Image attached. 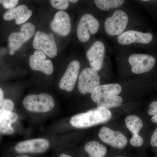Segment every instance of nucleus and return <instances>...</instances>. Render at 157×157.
Returning <instances> with one entry per match:
<instances>
[{"mask_svg":"<svg viewBox=\"0 0 157 157\" xmlns=\"http://www.w3.org/2000/svg\"><path fill=\"white\" fill-rule=\"evenodd\" d=\"M96 6L103 11L116 9L123 5L124 0H94Z\"/></svg>","mask_w":157,"mask_h":157,"instance_id":"obj_22","label":"nucleus"},{"mask_svg":"<svg viewBox=\"0 0 157 157\" xmlns=\"http://www.w3.org/2000/svg\"><path fill=\"white\" fill-rule=\"evenodd\" d=\"M141 1H144V2H147V1H150V0H141Z\"/></svg>","mask_w":157,"mask_h":157,"instance_id":"obj_34","label":"nucleus"},{"mask_svg":"<svg viewBox=\"0 0 157 157\" xmlns=\"http://www.w3.org/2000/svg\"><path fill=\"white\" fill-rule=\"evenodd\" d=\"M123 103V99L120 96H116L105 98L97 103L98 108L101 109H108L120 106Z\"/></svg>","mask_w":157,"mask_h":157,"instance_id":"obj_21","label":"nucleus"},{"mask_svg":"<svg viewBox=\"0 0 157 157\" xmlns=\"http://www.w3.org/2000/svg\"><path fill=\"white\" fill-rule=\"evenodd\" d=\"M33 46L35 49L43 51L50 58L57 56V48L52 33L47 34L38 31L34 37Z\"/></svg>","mask_w":157,"mask_h":157,"instance_id":"obj_3","label":"nucleus"},{"mask_svg":"<svg viewBox=\"0 0 157 157\" xmlns=\"http://www.w3.org/2000/svg\"><path fill=\"white\" fill-rule=\"evenodd\" d=\"M100 79L101 77L96 69L92 67L85 68L78 77V91L83 95L91 93L97 86L100 85Z\"/></svg>","mask_w":157,"mask_h":157,"instance_id":"obj_4","label":"nucleus"},{"mask_svg":"<svg viewBox=\"0 0 157 157\" xmlns=\"http://www.w3.org/2000/svg\"><path fill=\"white\" fill-rule=\"evenodd\" d=\"M111 117V113L108 109L98 108L74 116L70 119V123L77 128H87L107 122Z\"/></svg>","mask_w":157,"mask_h":157,"instance_id":"obj_1","label":"nucleus"},{"mask_svg":"<svg viewBox=\"0 0 157 157\" xmlns=\"http://www.w3.org/2000/svg\"><path fill=\"white\" fill-rule=\"evenodd\" d=\"M51 28L59 36H67L71 29V21L69 14L64 11L57 12L51 23Z\"/></svg>","mask_w":157,"mask_h":157,"instance_id":"obj_11","label":"nucleus"},{"mask_svg":"<svg viewBox=\"0 0 157 157\" xmlns=\"http://www.w3.org/2000/svg\"><path fill=\"white\" fill-rule=\"evenodd\" d=\"M14 107L13 101L9 99H4V92L0 88V116L7 113L12 112Z\"/></svg>","mask_w":157,"mask_h":157,"instance_id":"obj_23","label":"nucleus"},{"mask_svg":"<svg viewBox=\"0 0 157 157\" xmlns=\"http://www.w3.org/2000/svg\"><path fill=\"white\" fill-rule=\"evenodd\" d=\"M129 64L133 73L140 74L150 71L154 67L155 59L151 56L143 54H134L129 57Z\"/></svg>","mask_w":157,"mask_h":157,"instance_id":"obj_7","label":"nucleus"},{"mask_svg":"<svg viewBox=\"0 0 157 157\" xmlns=\"http://www.w3.org/2000/svg\"><path fill=\"white\" fill-rule=\"evenodd\" d=\"M147 113L149 115L153 116L152 117L151 121L157 124V109L150 108L148 109Z\"/></svg>","mask_w":157,"mask_h":157,"instance_id":"obj_28","label":"nucleus"},{"mask_svg":"<svg viewBox=\"0 0 157 157\" xmlns=\"http://www.w3.org/2000/svg\"><path fill=\"white\" fill-rule=\"evenodd\" d=\"M80 66V63L77 60L70 63L59 82V86L60 89L69 92L73 90L78 78Z\"/></svg>","mask_w":157,"mask_h":157,"instance_id":"obj_9","label":"nucleus"},{"mask_svg":"<svg viewBox=\"0 0 157 157\" xmlns=\"http://www.w3.org/2000/svg\"><path fill=\"white\" fill-rule=\"evenodd\" d=\"M51 6L55 9L63 11L67 9L69 6V2L76 3L78 0H49Z\"/></svg>","mask_w":157,"mask_h":157,"instance_id":"obj_24","label":"nucleus"},{"mask_svg":"<svg viewBox=\"0 0 157 157\" xmlns=\"http://www.w3.org/2000/svg\"><path fill=\"white\" fill-rule=\"evenodd\" d=\"M19 0H2V4L6 9H11L15 8Z\"/></svg>","mask_w":157,"mask_h":157,"instance_id":"obj_27","label":"nucleus"},{"mask_svg":"<svg viewBox=\"0 0 157 157\" xmlns=\"http://www.w3.org/2000/svg\"><path fill=\"white\" fill-rule=\"evenodd\" d=\"M36 28L33 24L28 22L21 26L20 32L25 36L28 41L35 34Z\"/></svg>","mask_w":157,"mask_h":157,"instance_id":"obj_25","label":"nucleus"},{"mask_svg":"<svg viewBox=\"0 0 157 157\" xmlns=\"http://www.w3.org/2000/svg\"><path fill=\"white\" fill-rule=\"evenodd\" d=\"M33 56L37 58L46 59V56L45 54L42 51L36 50L34 52Z\"/></svg>","mask_w":157,"mask_h":157,"instance_id":"obj_29","label":"nucleus"},{"mask_svg":"<svg viewBox=\"0 0 157 157\" xmlns=\"http://www.w3.org/2000/svg\"><path fill=\"white\" fill-rule=\"evenodd\" d=\"M104 143L115 148H124L128 143L126 137L119 131H114L106 127L101 128L98 134Z\"/></svg>","mask_w":157,"mask_h":157,"instance_id":"obj_8","label":"nucleus"},{"mask_svg":"<svg viewBox=\"0 0 157 157\" xmlns=\"http://www.w3.org/2000/svg\"><path fill=\"white\" fill-rule=\"evenodd\" d=\"M32 14L33 12L29 10L27 6L21 5L6 11L3 15V18L7 21L14 19L16 24L19 25L25 22Z\"/></svg>","mask_w":157,"mask_h":157,"instance_id":"obj_15","label":"nucleus"},{"mask_svg":"<svg viewBox=\"0 0 157 157\" xmlns=\"http://www.w3.org/2000/svg\"><path fill=\"white\" fill-rule=\"evenodd\" d=\"M85 150L90 157H104L107 152L106 147L96 141H90L86 143Z\"/></svg>","mask_w":157,"mask_h":157,"instance_id":"obj_19","label":"nucleus"},{"mask_svg":"<svg viewBox=\"0 0 157 157\" xmlns=\"http://www.w3.org/2000/svg\"><path fill=\"white\" fill-rule=\"evenodd\" d=\"M121 90V86L117 83L99 85L93 91L91 97L93 101L97 104L105 98L118 95Z\"/></svg>","mask_w":157,"mask_h":157,"instance_id":"obj_14","label":"nucleus"},{"mask_svg":"<svg viewBox=\"0 0 157 157\" xmlns=\"http://www.w3.org/2000/svg\"><path fill=\"white\" fill-rule=\"evenodd\" d=\"M122 157V156H118V157Z\"/></svg>","mask_w":157,"mask_h":157,"instance_id":"obj_36","label":"nucleus"},{"mask_svg":"<svg viewBox=\"0 0 157 157\" xmlns=\"http://www.w3.org/2000/svg\"><path fill=\"white\" fill-rule=\"evenodd\" d=\"M105 53L104 43L97 41L93 44L86 52V57L91 67L99 71L102 67Z\"/></svg>","mask_w":157,"mask_h":157,"instance_id":"obj_13","label":"nucleus"},{"mask_svg":"<svg viewBox=\"0 0 157 157\" xmlns=\"http://www.w3.org/2000/svg\"><path fill=\"white\" fill-rule=\"evenodd\" d=\"M2 0H0V4L2 3Z\"/></svg>","mask_w":157,"mask_h":157,"instance_id":"obj_35","label":"nucleus"},{"mask_svg":"<svg viewBox=\"0 0 157 157\" xmlns=\"http://www.w3.org/2000/svg\"><path fill=\"white\" fill-rule=\"evenodd\" d=\"M49 146V142L46 139L37 138L19 142L14 149L18 153H41L46 151Z\"/></svg>","mask_w":157,"mask_h":157,"instance_id":"obj_10","label":"nucleus"},{"mask_svg":"<svg viewBox=\"0 0 157 157\" xmlns=\"http://www.w3.org/2000/svg\"><path fill=\"white\" fill-rule=\"evenodd\" d=\"M23 105L27 110L30 112L45 113L53 109L55 102L52 97L48 94H30L24 98Z\"/></svg>","mask_w":157,"mask_h":157,"instance_id":"obj_2","label":"nucleus"},{"mask_svg":"<svg viewBox=\"0 0 157 157\" xmlns=\"http://www.w3.org/2000/svg\"><path fill=\"white\" fill-rule=\"evenodd\" d=\"M17 157H29V156L26 155H23L19 156H17Z\"/></svg>","mask_w":157,"mask_h":157,"instance_id":"obj_33","label":"nucleus"},{"mask_svg":"<svg viewBox=\"0 0 157 157\" xmlns=\"http://www.w3.org/2000/svg\"><path fill=\"white\" fill-rule=\"evenodd\" d=\"M128 22V17L126 13L121 10H117L112 16L108 17L105 21V31L110 36H119L126 28Z\"/></svg>","mask_w":157,"mask_h":157,"instance_id":"obj_5","label":"nucleus"},{"mask_svg":"<svg viewBox=\"0 0 157 157\" xmlns=\"http://www.w3.org/2000/svg\"><path fill=\"white\" fill-rule=\"evenodd\" d=\"M149 107L150 108L157 109V101H153L150 104Z\"/></svg>","mask_w":157,"mask_h":157,"instance_id":"obj_31","label":"nucleus"},{"mask_svg":"<svg viewBox=\"0 0 157 157\" xmlns=\"http://www.w3.org/2000/svg\"><path fill=\"white\" fill-rule=\"evenodd\" d=\"M29 64L34 71H41L47 75L53 73V65L50 60L37 58L33 55L30 56Z\"/></svg>","mask_w":157,"mask_h":157,"instance_id":"obj_16","label":"nucleus"},{"mask_svg":"<svg viewBox=\"0 0 157 157\" xmlns=\"http://www.w3.org/2000/svg\"><path fill=\"white\" fill-rule=\"evenodd\" d=\"M130 143L132 146L135 147H139L142 146L144 143L143 138L140 135H133L131 140Z\"/></svg>","mask_w":157,"mask_h":157,"instance_id":"obj_26","label":"nucleus"},{"mask_svg":"<svg viewBox=\"0 0 157 157\" xmlns=\"http://www.w3.org/2000/svg\"><path fill=\"white\" fill-rule=\"evenodd\" d=\"M100 24L91 14H86L82 17L77 28V36L80 42H85L90 39V34L98 33Z\"/></svg>","mask_w":157,"mask_h":157,"instance_id":"obj_6","label":"nucleus"},{"mask_svg":"<svg viewBox=\"0 0 157 157\" xmlns=\"http://www.w3.org/2000/svg\"><path fill=\"white\" fill-rule=\"evenodd\" d=\"M152 39V35L150 33L128 30L119 35L117 41L121 45H128L134 43L147 44L151 42Z\"/></svg>","mask_w":157,"mask_h":157,"instance_id":"obj_12","label":"nucleus"},{"mask_svg":"<svg viewBox=\"0 0 157 157\" xmlns=\"http://www.w3.org/2000/svg\"><path fill=\"white\" fill-rule=\"evenodd\" d=\"M59 157H72L70 156V155H68L65 154H62L61 155H60Z\"/></svg>","mask_w":157,"mask_h":157,"instance_id":"obj_32","label":"nucleus"},{"mask_svg":"<svg viewBox=\"0 0 157 157\" xmlns=\"http://www.w3.org/2000/svg\"><path fill=\"white\" fill-rule=\"evenodd\" d=\"M152 146L157 147V128L155 130L153 134L152 135L150 141Z\"/></svg>","mask_w":157,"mask_h":157,"instance_id":"obj_30","label":"nucleus"},{"mask_svg":"<svg viewBox=\"0 0 157 157\" xmlns=\"http://www.w3.org/2000/svg\"><path fill=\"white\" fill-rule=\"evenodd\" d=\"M126 125L133 135H138L143 126L142 121L135 115H130L125 119Z\"/></svg>","mask_w":157,"mask_h":157,"instance_id":"obj_20","label":"nucleus"},{"mask_svg":"<svg viewBox=\"0 0 157 157\" xmlns=\"http://www.w3.org/2000/svg\"><path fill=\"white\" fill-rule=\"evenodd\" d=\"M27 41L25 36L21 32L11 34L9 38L10 54L11 55H14L15 52L19 49Z\"/></svg>","mask_w":157,"mask_h":157,"instance_id":"obj_18","label":"nucleus"},{"mask_svg":"<svg viewBox=\"0 0 157 157\" xmlns=\"http://www.w3.org/2000/svg\"><path fill=\"white\" fill-rule=\"evenodd\" d=\"M18 115L14 112L7 113L0 116V132L5 135L13 134L11 124L17 121Z\"/></svg>","mask_w":157,"mask_h":157,"instance_id":"obj_17","label":"nucleus"}]
</instances>
